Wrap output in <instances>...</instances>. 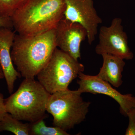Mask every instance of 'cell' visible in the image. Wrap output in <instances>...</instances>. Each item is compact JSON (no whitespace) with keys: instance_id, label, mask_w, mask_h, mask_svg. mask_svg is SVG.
Listing matches in <instances>:
<instances>
[{"instance_id":"3957f363","label":"cell","mask_w":135,"mask_h":135,"mask_svg":"<svg viewBox=\"0 0 135 135\" xmlns=\"http://www.w3.org/2000/svg\"><path fill=\"white\" fill-rule=\"evenodd\" d=\"M51 94L34 78H25L17 90L5 99L6 110L20 120L33 123L46 115Z\"/></svg>"},{"instance_id":"5b68a950","label":"cell","mask_w":135,"mask_h":135,"mask_svg":"<svg viewBox=\"0 0 135 135\" xmlns=\"http://www.w3.org/2000/svg\"><path fill=\"white\" fill-rule=\"evenodd\" d=\"M84 70L82 64L57 47L36 76L42 86L51 94L68 89L70 83Z\"/></svg>"},{"instance_id":"8992f818","label":"cell","mask_w":135,"mask_h":135,"mask_svg":"<svg viewBox=\"0 0 135 135\" xmlns=\"http://www.w3.org/2000/svg\"><path fill=\"white\" fill-rule=\"evenodd\" d=\"M97 54H109L124 60H131L134 54L128 44V36L123 30L122 20L113 18L109 26L99 29V42L95 48Z\"/></svg>"},{"instance_id":"7a4b0ae2","label":"cell","mask_w":135,"mask_h":135,"mask_svg":"<svg viewBox=\"0 0 135 135\" xmlns=\"http://www.w3.org/2000/svg\"><path fill=\"white\" fill-rule=\"evenodd\" d=\"M64 0H26L11 17L18 34L32 36L55 29L64 17Z\"/></svg>"},{"instance_id":"ba28073f","label":"cell","mask_w":135,"mask_h":135,"mask_svg":"<svg viewBox=\"0 0 135 135\" xmlns=\"http://www.w3.org/2000/svg\"><path fill=\"white\" fill-rule=\"evenodd\" d=\"M78 77L77 90L81 93L94 94H103L113 98L119 104L120 111L123 115L127 116L128 113L135 108V97L131 94L123 95L114 89L109 83L97 77L80 73Z\"/></svg>"},{"instance_id":"30bf717a","label":"cell","mask_w":135,"mask_h":135,"mask_svg":"<svg viewBox=\"0 0 135 135\" xmlns=\"http://www.w3.org/2000/svg\"><path fill=\"white\" fill-rule=\"evenodd\" d=\"M12 29L0 28V62L10 94L14 91L16 81L22 77L14 67L11 58V51L16 35Z\"/></svg>"},{"instance_id":"9c48e42d","label":"cell","mask_w":135,"mask_h":135,"mask_svg":"<svg viewBox=\"0 0 135 135\" xmlns=\"http://www.w3.org/2000/svg\"><path fill=\"white\" fill-rule=\"evenodd\" d=\"M55 29L57 47L78 61L81 58V44L87 37L86 29L81 25L68 20L64 17Z\"/></svg>"},{"instance_id":"e0dca14e","label":"cell","mask_w":135,"mask_h":135,"mask_svg":"<svg viewBox=\"0 0 135 135\" xmlns=\"http://www.w3.org/2000/svg\"><path fill=\"white\" fill-rule=\"evenodd\" d=\"M5 100L3 95L0 93V121L7 113L6 110Z\"/></svg>"},{"instance_id":"8fae6325","label":"cell","mask_w":135,"mask_h":135,"mask_svg":"<svg viewBox=\"0 0 135 135\" xmlns=\"http://www.w3.org/2000/svg\"><path fill=\"white\" fill-rule=\"evenodd\" d=\"M101 56L103 62L97 77L119 88L123 83L122 74L126 65L124 59L110 54H103Z\"/></svg>"},{"instance_id":"7c38bea8","label":"cell","mask_w":135,"mask_h":135,"mask_svg":"<svg viewBox=\"0 0 135 135\" xmlns=\"http://www.w3.org/2000/svg\"><path fill=\"white\" fill-rule=\"evenodd\" d=\"M7 113L0 121V132L8 131L16 135H29L30 123H22Z\"/></svg>"},{"instance_id":"277c9868","label":"cell","mask_w":135,"mask_h":135,"mask_svg":"<svg viewBox=\"0 0 135 135\" xmlns=\"http://www.w3.org/2000/svg\"><path fill=\"white\" fill-rule=\"evenodd\" d=\"M81 94L68 89L51 94L46 111L53 116V126L66 131L84 121L90 103L84 101Z\"/></svg>"},{"instance_id":"5bb4252c","label":"cell","mask_w":135,"mask_h":135,"mask_svg":"<svg viewBox=\"0 0 135 135\" xmlns=\"http://www.w3.org/2000/svg\"><path fill=\"white\" fill-rule=\"evenodd\" d=\"M26 0H0V16L11 17Z\"/></svg>"},{"instance_id":"6da1fadb","label":"cell","mask_w":135,"mask_h":135,"mask_svg":"<svg viewBox=\"0 0 135 135\" xmlns=\"http://www.w3.org/2000/svg\"><path fill=\"white\" fill-rule=\"evenodd\" d=\"M57 47L55 29L32 36L18 34L11 48V58L22 77L33 79L48 62Z\"/></svg>"},{"instance_id":"4fadbf2b","label":"cell","mask_w":135,"mask_h":135,"mask_svg":"<svg viewBox=\"0 0 135 135\" xmlns=\"http://www.w3.org/2000/svg\"><path fill=\"white\" fill-rule=\"evenodd\" d=\"M44 119L30 123L29 135H69L66 131L57 127H47Z\"/></svg>"},{"instance_id":"52a82bcc","label":"cell","mask_w":135,"mask_h":135,"mask_svg":"<svg viewBox=\"0 0 135 135\" xmlns=\"http://www.w3.org/2000/svg\"><path fill=\"white\" fill-rule=\"evenodd\" d=\"M66 8L64 18L83 26L87 32L89 45L95 41L99 25L102 19L98 15L93 0H64Z\"/></svg>"},{"instance_id":"9a60e30c","label":"cell","mask_w":135,"mask_h":135,"mask_svg":"<svg viewBox=\"0 0 135 135\" xmlns=\"http://www.w3.org/2000/svg\"><path fill=\"white\" fill-rule=\"evenodd\" d=\"M127 116L129 118V124L125 135H135V108L128 113Z\"/></svg>"},{"instance_id":"2e32d148","label":"cell","mask_w":135,"mask_h":135,"mask_svg":"<svg viewBox=\"0 0 135 135\" xmlns=\"http://www.w3.org/2000/svg\"><path fill=\"white\" fill-rule=\"evenodd\" d=\"M12 29L13 25L11 18L0 16V28Z\"/></svg>"},{"instance_id":"ac0fdd59","label":"cell","mask_w":135,"mask_h":135,"mask_svg":"<svg viewBox=\"0 0 135 135\" xmlns=\"http://www.w3.org/2000/svg\"><path fill=\"white\" fill-rule=\"evenodd\" d=\"M4 78V74H3L2 68L1 65V62H0V80L3 79Z\"/></svg>"}]
</instances>
